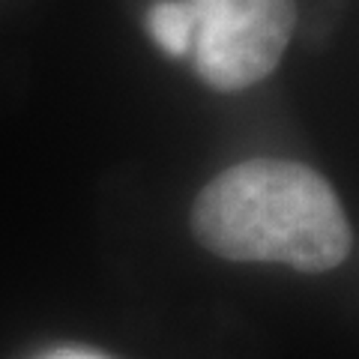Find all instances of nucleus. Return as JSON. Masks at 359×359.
I'll return each mask as SVG.
<instances>
[{
	"mask_svg": "<svg viewBox=\"0 0 359 359\" xmlns=\"http://www.w3.org/2000/svg\"><path fill=\"white\" fill-rule=\"evenodd\" d=\"M192 233L212 255L243 264H285L302 273L335 269L353 249L332 186L309 165L252 159L201 189Z\"/></svg>",
	"mask_w": 359,
	"mask_h": 359,
	"instance_id": "nucleus-1",
	"label": "nucleus"
},
{
	"mask_svg": "<svg viewBox=\"0 0 359 359\" xmlns=\"http://www.w3.org/2000/svg\"><path fill=\"white\" fill-rule=\"evenodd\" d=\"M147 33L165 54L180 57L192 51L195 18L189 0H159L147 13Z\"/></svg>",
	"mask_w": 359,
	"mask_h": 359,
	"instance_id": "nucleus-3",
	"label": "nucleus"
},
{
	"mask_svg": "<svg viewBox=\"0 0 359 359\" xmlns=\"http://www.w3.org/2000/svg\"><path fill=\"white\" fill-rule=\"evenodd\" d=\"M42 359H105V356H99L93 351H81V347H63V351H54Z\"/></svg>",
	"mask_w": 359,
	"mask_h": 359,
	"instance_id": "nucleus-4",
	"label": "nucleus"
},
{
	"mask_svg": "<svg viewBox=\"0 0 359 359\" xmlns=\"http://www.w3.org/2000/svg\"><path fill=\"white\" fill-rule=\"evenodd\" d=\"M189 6L195 69L222 93L264 81L297 27L294 0H189Z\"/></svg>",
	"mask_w": 359,
	"mask_h": 359,
	"instance_id": "nucleus-2",
	"label": "nucleus"
}]
</instances>
